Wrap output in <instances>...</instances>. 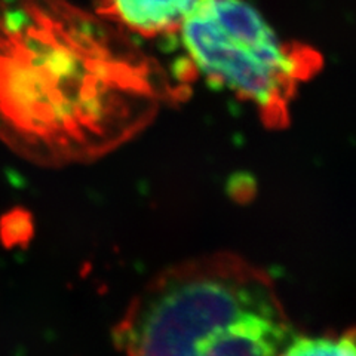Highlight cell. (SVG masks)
Listing matches in <instances>:
<instances>
[{
	"instance_id": "obj_2",
	"label": "cell",
	"mask_w": 356,
	"mask_h": 356,
	"mask_svg": "<svg viewBox=\"0 0 356 356\" xmlns=\"http://www.w3.org/2000/svg\"><path fill=\"white\" fill-rule=\"evenodd\" d=\"M113 336L124 356H277L294 332L272 277L218 252L154 276Z\"/></svg>"
},
{
	"instance_id": "obj_5",
	"label": "cell",
	"mask_w": 356,
	"mask_h": 356,
	"mask_svg": "<svg viewBox=\"0 0 356 356\" xmlns=\"http://www.w3.org/2000/svg\"><path fill=\"white\" fill-rule=\"evenodd\" d=\"M277 356H356L355 332L349 330L339 336H294Z\"/></svg>"
},
{
	"instance_id": "obj_1",
	"label": "cell",
	"mask_w": 356,
	"mask_h": 356,
	"mask_svg": "<svg viewBox=\"0 0 356 356\" xmlns=\"http://www.w3.org/2000/svg\"><path fill=\"white\" fill-rule=\"evenodd\" d=\"M177 92L115 22L69 0H0V137L76 163L146 129Z\"/></svg>"
},
{
	"instance_id": "obj_4",
	"label": "cell",
	"mask_w": 356,
	"mask_h": 356,
	"mask_svg": "<svg viewBox=\"0 0 356 356\" xmlns=\"http://www.w3.org/2000/svg\"><path fill=\"white\" fill-rule=\"evenodd\" d=\"M197 0H102L99 14L144 38L178 33Z\"/></svg>"
},
{
	"instance_id": "obj_3",
	"label": "cell",
	"mask_w": 356,
	"mask_h": 356,
	"mask_svg": "<svg viewBox=\"0 0 356 356\" xmlns=\"http://www.w3.org/2000/svg\"><path fill=\"white\" fill-rule=\"evenodd\" d=\"M180 36L195 69L248 102L270 129H284L300 88L322 70L309 44L284 40L250 0H197Z\"/></svg>"
}]
</instances>
